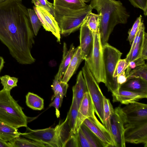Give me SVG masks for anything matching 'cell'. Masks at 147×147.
Listing matches in <instances>:
<instances>
[{
	"label": "cell",
	"instance_id": "obj_12",
	"mask_svg": "<svg viewBox=\"0 0 147 147\" xmlns=\"http://www.w3.org/2000/svg\"><path fill=\"white\" fill-rule=\"evenodd\" d=\"M122 108L125 116L126 123L147 121L146 104L135 101L127 105Z\"/></svg>",
	"mask_w": 147,
	"mask_h": 147
},
{
	"label": "cell",
	"instance_id": "obj_29",
	"mask_svg": "<svg viewBox=\"0 0 147 147\" xmlns=\"http://www.w3.org/2000/svg\"><path fill=\"white\" fill-rule=\"evenodd\" d=\"M51 87L54 92V94L51 98V100H52L55 96L58 94L63 97L66 94L68 85L67 83L59 81L55 78Z\"/></svg>",
	"mask_w": 147,
	"mask_h": 147
},
{
	"label": "cell",
	"instance_id": "obj_6",
	"mask_svg": "<svg viewBox=\"0 0 147 147\" xmlns=\"http://www.w3.org/2000/svg\"><path fill=\"white\" fill-rule=\"evenodd\" d=\"M26 127V132L21 133L20 136L42 143L47 147H63L59 123L54 128L32 129L28 126Z\"/></svg>",
	"mask_w": 147,
	"mask_h": 147
},
{
	"label": "cell",
	"instance_id": "obj_37",
	"mask_svg": "<svg viewBox=\"0 0 147 147\" xmlns=\"http://www.w3.org/2000/svg\"><path fill=\"white\" fill-rule=\"evenodd\" d=\"M63 97L59 94L57 95L54 100L49 105L50 107H53L55 109V115L57 118L60 116L59 108L61 107Z\"/></svg>",
	"mask_w": 147,
	"mask_h": 147
},
{
	"label": "cell",
	"instance_id": "obj_19",
	"mask_svg": "<svg viewBox=\"0 0 147 147\" xmlns=\"http://www.w3.org/2000/svg\"><path fill=\"white\" fill-rule=\"evenodd\" d=\"M76 48V50L62 79V82L66 83H68L81 63L84 60L81 53L80 46Z\"/></svg>",
	"mask_w": 147,
	"mask_h": 147
},
{
	"label": "cell",
	"instance_id": "obj_28",
	"mask_svg": "<svg viewBox=\"0 0 147 147\" xmlns=\"http://www.w3.org/2000/svg\"><path fill=\"white\" fill-rule=\"evenodd\" d=\"M80 128L91 147H104L103 144L100 140L85 125L82 123Z\"/></svg>",
	"mask_w": 147,
	"mask_h": 147
},
{
	"label": "cell",
	"instance_id": "obj_7",
	"mask_svg": "<svg viewBox=\"0 0 147 147\" xmlns=\"http://www.w3.org/2000/svg\"><path fill=\"white\" fill-rule=\"evenodd\" d=\"M94 43L93 51L90 58L86 61L94 78L98 82L105 84V79L102 46L99 32L92 33Z\"/></svg>",
	"mask_w": 147,
	"mask_h": 147
},
{
	"label": "cell",
	"instance_id": "obj_5",
	"mask_svg": "<svg viewBox=\"0 0 147 147\" xmlns=\"http://www.w3.org/2000/svg\"><path fill=\"white\" fill-rule=\"evenodd\" d=\"M105 83L108 91L112 94L118 92L120 86L117 83V78L113 75L116 66L121 59L122 53L118 49L108 43L102 46Z\"/></svg>",
	"mask_w": 147,
	"mask_h": 147
},
{
	"label": "cell",
	"instance_id": "obj_2",
	"mask_svg": "<svg viewBox=\"0 0 147 147\" xmlns=\"http://www.w3.org/2000/svg\"><path fill=\"white\" fill-rule=\"evenodd\" d=\"M90 5L100 15L99 32L103 46L108 43L115 26L119 24H126L130 16L119 0H91Z\"/></svg>",
	"mask_w": 147,
	"mask_h": 147
},
{
	"label": "cell",
	"instance_id": "obj_9",
	"mask_svg": "<svg viewBox=\"0 0 147 147\" xmlns=\"http://www.w3.org/2000/svg\"><path fill=\"white\" fill-rule=\"evenodd\" d=\"M126 123L125 116L120 107H116L111 116V131L114 146L125 147L124 134V125Z\"/></svg>",
	"mask_w": 147,
	"mask_h": 147
},
{
	"label": "cell",
	"instance_id": "obj_47",
	"mask_svg": "<svg viewBox=\"0 0 147 147\" xmlns=\"http://www.w3.org/2000/svg\"><path fill=\"white\" fill-rule=\"evenodd\" d=\"M6 0H0V3H1L2 2H3L4 1H5Z\"/></svg>",
	"mask_w": 147,
	"mask_h": 147
},
{
	"label": "cell",
	"instance_id": "obj_42",
	"mask_svg": "<svg viewBox=\"0 0 147 147\" xmlns=\"http://www.w3.org/2000/svg\"><path fill=\"white\" fill-rule=\"evenodd\" d=\"M79 147L77 133L73 134L66 142L64 147Z\"/></svg>",
	"mask_w": 147,
	"mask_h": 147
},
{
	"label": "cell",
	"instance_id": "obj_30",
	"mask_svg": "<svg viewBox=\"0 0 147 147\" xmlns=\"http://www.w3.org/2000/svg\"><path fill=\"white\" fill-rule=\"evenodd\" d=\"M100 21V15L92 11L88 16L86 20L87 26L92 33L99 32Z\"/></svg>",
	"mask_w": 147,
	"mask_h": 147
},
{
	"label": "cell",
	"instance_id": "obj_16",
	"mask_svg": "<svg viewBox=\"0 0 147 147\" xmlns=\"http://www.w3.org/2000/svg\"><path fill=\"white\" fill-rule=\"evenodd\" d=\"M112 95L113 102H119L126 105L147 97V95L121 89L118 92L112 94Z\"/></svg>",
	"mask_w": 147,
	"mask_h": 147
},
{
	"label": "cell",
	"instance_id": "obj_32",
	"mask_svg": "<svg viewBox=\"0 0 147 147\" xmlns=\"http://www.w3.org/2000/svg\"><path fill=\"white\" fill-rule=\"evenodd\" d=\"M27 9L34 33L35 36H36L42 26L41 23L34 9L29 8Z\"/></svg>",
	"mask_w": 147,
	"mask_h": 147
},
{
	"label": "cell",
	"instance_id": "obj_24",
	"mask_svg": "<svg viewBox=\"0 0 147 147\" xmlns=\"http://www.w3.org/2000/svg\"><path fill=\"white\" fill-rule=\"evenodd\" d=\"M114 110L113 106L109 100L104 96L103 99V124L108 131L112 138L110 126V120Z\"/></svg>",
	"mask_w": 147,
	"mask_h": 147
},
{
	"label": "cell",
	"instance_id": "obj_26",
	"mask_svg": "<svg viewBox=\"0 0 147 147\" xmlns=\"http://www.w3.org/2000/svg\"><path fill=\"white\" fill-rule=\"evenodd\" d=\"M145 31V26L143 23L141 28L137 41L133 49L130 54L127 55L125 59L127 62L129 63L140 57L143 36Z\"/></svg>",
	"mask_w": 147,
	"mask_h": 147
},
{
	"label": "cell",
	"instance_id": "obj_23",
	"mask_svg": "<svg viewBox=\"0 0 147 147\" xmlns=\"http://www.w3.org/2000/svg\"><path fill=\"white\" fill-rule=\"evenodd\" d=\"M11 147H47L45 144L34 140L17 137L9 142Z\"/></svg>",
	"mask_w": 147,
	"mask_h": 147
},
{
	"label": "cell",
	"instance_id": "obj_17",
	"mask_svg": "<svg viewBox=\"0 0 147 147\" xmlns=\"http://www.w3.org/2000/svg\"><path fill=\"white\" fill-rule=\"evenodd\" d=\"M73 44L70 46L68 49L66 43L64 42L63 47L62 59L60 65L57 73L55 78L61 81L66 69L76 50Z\"/></svg>",
	"mask_w": 147,
	"mask_h": 147
},
{
	"label": "cell",
	"instance_id": "obj_40",
	"mask_svg": "<svg viewBox=\"0 0 147 147\" xmlns=\"http://www.w3.org/2000/svg\"><path fill=\"white\" fill-rule=\"evenodd\" d=\"M145 60L141 57H139L133 61L129 62L128 66L127 68L125 74L127 76L130 71L135 67L145 64Z\"/></svg>",
	"mask_w": 147,
	"mask_h": 147
},
{
	"label": "cell",
	"instance_id": "obj_18",
	"mask_svg": "<svg viewBox=\"0 0 147 147\" xmlns=\"http://www.w3.org/2000/svg\"><path fill=\"white\" fill-rule=\"evenodd\" d=\"M120 89L147 95V81L139 77L128 79Z\"/></svg>",
	"mask_w": 147,
	"mask_h": 147
},
{
	"label": "cell",
	"instance_id": "obj_11",
	"mask_svg": "<svg viewBox=\"0 0 147 147\" xmlns=\"http://www.w3.org/2000/svg\"><path fill=\"white\" fill-rule=\"evenodd\" d=\"M82 123L87 127L100 140L104 147H114L112 138L105 126L98 120L95 114L87 118Z\"/></svg>",
	"mask_w": 147,
	"mask_h": 147
},
{
	"label": "cell",
	"instance_id": "obj_25",
	"mask_svg": "<svg viewBox=\"0 0 147 147\" xmlns=\"http://www.w3.org/2000/svg\"><path fill=\"white\" fill-rule=\"evenodd\" d=\"M26 102L27 106L34 110H41L44 108V99L31 92H28L26 96Z\"/></svg>",
	"mask_w": 147,
	"mask_h": 147
},
{
	"label": "cell",
	"instance_id": "obj_45",
	"mask_svg": "<svg viewBox=\"0 0 147 147\" xmlns=\"http://www.w3.org/2000/svg\"><path fill=\"white\" fill-rule=\"evenodd\" d=\"M5 63V62L3 57L0 56V73L4 66Z\"/></svg>",
	"mask_w": 147,
	"mask_h": 147
},
{
	"label": "cell",
	"instance_id": "obj_44",
	"mask_svg": "<svg viewBox=\"0 0 147 147\" xmlns=\"http://www.w3.org/2000/svg\"><path fill=\"white\" fill-rule=\"evenodd\" d=\"M0 147H11L9 142H6L0 138Z\"/></svg>",
	"mask_w": 147,
	"mask_h": 147
},
{
	"label": "cell",
	"instance_id": "obj_36",
	"mask_svg": "<svg viewBox=\"0 0 147 147\" xmlns=\"http://www.w3.org/2000/svg\"><path fill=\"white\" fill-rule=\"evenodd\" d=\"M129 63L125 59H119L116 64L113 75V77L117 78L120 74L125 71L127 68Z\"/></svg>",
	"mask_w": 147,
	"mask_h": 147
},
{
	"label": "cell",
	"instance_id": "obj_38",
	"mask_svg": "<svg viewBox=\"0 0 147 147\" xmlns=\"http://www.w3.org/2000/svg\"><path fill=\"white\" fill-rule=\"evenodd\" d=\"M135 7L142 10L144 15L146 16L147 14V0H128Z\"/></svg>",
	"mask_w": 147,
	"mask_h": 147
},
{
	"label": "cell",
	"instance_id": "obj_41",
	"mask_svg": "<svg viewBox=\"0 0 147 147\" xmlns=\"http://www.w3.org/2000/svg\"><path fill=\"white\" fill-rule=\"evenodd\" d=\"M140 57L144 60L147 58V34L145 31L143 36Z\"/></svg>",
	"mask_w": 147,
	"mask_h": 147
},
{
	"label": "cell",
	"instance_id": "obj_35",
	"mask_svg": "<svg viewBox=\"0 0 147 147\" xmlns=\"http://www.w3.org/2000/svg\"><path fill=\"white\" fill-rule=\"evenodd\" d=\"M32 3L35 6L44 8L54 16L55 9L53 3L50 2L47 0H32Z\"/></svg>",
	"mask_w": 147,
	"mask_h": 147
},
{
	"label": "cell",
	"instance_id": "obj_39",
	"mask_svg": "<svg viewBox=\"0 0 147 147\" xmlns=\"http://www.w3.org/2000/svg\"><path fill=\"white\" fill-rule=\"evenodd\" d=\"M77 133L79 147H91L80 128Z\"/></svg>",
	"mask_w": 147,
	"mask_h": 147
},
{
	"label": "cell",
	"instance_id": "obj_10",
	"mask_svg": "<svg viewBox=\"0 0 147 147\" xmlns=\"http://www.w3.org/2000/svg\"><path fill=\"white\" fill-rule=\"evenodd\" d=\"M125 142L134 144L143 143L147 147V121L125 124Z\"/></svg>",
	"mask_w": 147,
	"mask_h": 147
},
{
	"label": "cell",
	"instance_id": "obj_20",
	"mask_svg": "<svg viewBox=\"0 0 147 147\" xmlns=\"http://www.w3.org/2000/svg\"><path fill=\"white\" fill-rule=\"evenodd\" d=\"M73 96L76 100L78 108L85 94L88 92L82 70L80 71L77 77L76 83L72 87Z\"/></svg>",
	"mask_w": 147,
	"mask_h": 147
},
{
	"label": "cell",
	"instance_id": "obj_33",
	"mask_svg": "<svg viewBox=\"0 0 147 147\" xmlns=\"http://www.w3.org/2000/svg\"><path fill=\"white\" fill-rule=\"evenodd\" d=\"M1 83L5 90L10 91L12 89L17 86L18 79L15 77H11L8 75H5L0 77Z\"/></svg>",
	"mask_w": 147,
	"mask_h": 147
},
{
	"label": "cell",
	"instance_id": "obj_34",
	"mask_svg": "<svg viewBox=\"0 0 147 147\" xmlns=\"http://www.w3.org/2000/svg\"><path fill=\"white\" fill-rule=\"evenodd\" d=\"M143 22L142 16L140 15L134 22L132 27L128 31V39L130 43H132L142 24Z\"/></svg>",
	"mask_w": 147,
	"mask_h": 147
},
{
	"label": "cell",
	"instance_id": "obj_22",
	"mask_svg": "<svg viewBox=\"0 0 147 147\" xmlns=\"http://www.w3.org/2000/svg\"><path fill=\"white\" fill-rule=\"evenodd\" d=\"M78 108L75 98L73 96L72 102L67 116L68 119L69 125L73 133H77L76 128L78 116Z\"/></svg>",
	"mask_w": 147,
	"mask_h": 147
},
{
	"label": "cell",
	"instance_id": "obj_14",
	"mask_svg": "<svg viewBox=\"0 0 147 147\" xmlns=\"http://www.w3.org/2000/svg\"><path fill=\"white\" fill-rule=\"evenodd\" d=\"M80 41L81 54L84 60L86 61L92 54L94 40L92 32L87 26L86 20L80 27Z\"/></svg>",
	"mask_w": 147,
	"mask_h": 147
},
{
	"label": "cell",
	"instance_id": "obj_21",
	"mask_svg": "<svg viewBox=\"0 0 147 147\" xmlns=\"http://www.w3.org/2000/svg\"><path fill=\"white\" fill-rule=\"evenodd\" d=\"M17 129L0 121V138L9 142L21 135Z\"/></svg>",
	"mask_w": 147,
	"mask_h": 147
},
{
	"label": "cell",
	"instance_id": "obj_43",
	"mask_svg": "<svg viewBox=\"0 0 147 147\" xmlns=\"http://www.w3.org/2000/svg\"><path fill=\"white\" fill-rule=\"evenodd\" d=\"M117 80L118 84L120 87L126 82L127 78L125 71L121 73L117 77Z\"/></svg>",
	"mask_w": 147,
	"mask_h": 147
},
{
	"label": "cell",
	"instance_id": "obj_8",
	"mask_svg": "<svg viewBox=\"0 0 147 147\" xmlns=\"http://www.w3.org/2000/svg\"><path fill=\"white\" fill-rule=\"evenodd\" d=\"M83 76L94 105V111L100 120L103 123V99L104 96L85 61L82 68Z\"/></svg>",
	"mask_w": 147,
	"mask_h": 147
},
{
	"label": "cell",
	"instance_id": "obj_13",
	"mask_svg": "<svg viewBox=\"0 0 147 147\" xmlns=\"http://www.w3.org/2000/svg\"><path fill=\"white\" fill-rule=\"evenodd\" d=\"M41 23L42 26L47 31L50 32L60 42L61 35L58 24L55 17L44 8L39 6H33Z\"/></svg>",
	"mask_w": 147,
	"mask_h": 147
},
{
	"label": "cell",
	"instance_id": "obj_1",
	"mask_svg": "<svg viewBox=\"0 0 147 147\" xmlns=\"http://www.w3.org/2000/svg\"><path fill=\"white\" fill-rule=\"evenodd\" d=\"M34 35L28 9L22 0L0 3V40L19 63L35 62L31 53Z\"/></svg>",
	"mask_w": 147,
	"mask_h": 147
},
{
	"label": "cell",
	"instance_id": "obj_46",
	"mask_svg": "<svg viewBox=\"0 0 147 147\" xmlns=\"http://www.w3.org/2000/svg\"><path fill=\"white\" fill-rule=\"evenodd\" d=\"M84 2L86 3V2H87L88 1H90V0H83Z\"/></svg>",
	"mask_w": 147,
	"mask_h": 147
},
{
	"label": "cell",
	"instance_id": "obj_15",
	"mask_svg": "<svg viewBox=\"0 0 147 147\" xmlns=\"http://www.w3.org/2000/svg\"><path fill=\"white\" fill-rule=\"evenodd\" d=\"M94 114L93 102L89 93L87 92L85 93L78 108L76 132H77L80 125L85 119L92 117Z\"/></svg>",
	"mask_w": 147,
	"mask_h": 147
},
{
	"label": "cell",
	"instance_id": "obj_4",
	"mask_svg": "<svg viewBox=\"0 0 147 147\" xmlns=\"http://www.w3.org/2000/svg\"><path fill=\"white\" fill-rule=\"evenodd\" d=\"M28 119L10 91L0 90V121L18 129L27 126Z\"/></svg>",
	"mask_w": 147,
	"mask_h": 147
},
{
	"label": "cell",
	"instance_id": "obj_31",
	"mask_svg": "<svg viewBox=\"0 0 147 147\" xmlns=\"http://www.w3.org/2000/svg\"><path fill=\"white\" fill-rule=\"evenodd\" d=\"M127 80L133 77L141 78L147 81V65L146 64L138 66L131 70L127 76Z\"/></svg>",
	"mask_w": 147,
	"mask_h": 147
},
{
	"label": "cell",
	"instance_id": "obj_3",
	"mask_svg": "<svg viewBox=\"0 0 147 147\" xmlns=\"http://www.w3.org/2000/svg\"><path fill=\"white\" fill-rule=\"evenodd\" d=\"M54 5V17L58 24L60 34L65 36L80 28L92 10L90 5H87L85 7L80 9Z\"/></svg>",
	"mask_w": 147,
	"mask_h": 147
},
{
	"label": "cell",
	"instance_id": "obj_27",
	"mask_svg": "<svg viewBox=\"0 0 147 147\" xmlns=\"http://www.w3.org/2000/svg\"><path fill=\"white\" fill-rule=\"evenodd\" d=\"M53 4L74 9H80L87 5L83 0H53Z\"/></svg>",
	"mask_w": 147,
	"mask_h": 147
}]
</instances>
